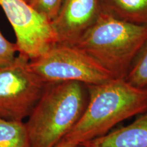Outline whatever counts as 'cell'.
Wrapping results in <instances>:
<instances>
[{"label":"cell","mask_w":147,"mask_h":147,"mask_svg":"<svg viewBox=\"0 0 147 147\" xmlns=\"http://www.w3.org/2000/svg\"><path fill=\"white\" fill-rule=\"evenodd\" d=\"M88 101L81 118L63 140L82 145L106 135L126 119L147 111V87L125 78L87 85Z\"/></svg>","instance_id":"6da1fadb"},{"label":"cell","mask_w":147,"mask_h":147,"mask_svg":"<svg viewBox=\"0 0 147 147\" xmlns=\"http://www.w3.org/2000/svg\"><path fill=\"white\" fill-rule=\"evenodd\" d=\"M88 101L86 84L47 83L26 124L30 147H54L81 118Z\"/></svg>","instance_id":"7a4b0ae2"},{"label":"cell","mask_w":147,"mask_h":147,"mask_svg":"<svg viewBox=\"0 0 147 147\" xmlns=\"http://www.w3.org/2000/svg\"><path fill=\"white\" fill-rule=\"evenodd\" d=\"M147 42V25L121 21L100 10L97 19L74 45L115 78H125Z\"/></svg>","instance_id":"3957f363"},{"label":"cell","mask_w":147,"mask_h":147,"mask_svg":"<svg viewBox=\"0 0 147 147\" xmlns=\"http://www.w3.org/2000/svg\"><path fill=\"white\" fill-rule=\"evenodd\" d=\"M29 65L46 83L74 81L93 85L115 78L83 51L65 44H56L39 57L29 61Z\"/></svg>","instance_id":"277c9868"},{"label":"cell","mask_w":147,"mask_h":147,"mask_svg":"<svg viewBox=\"0 0 147 147\" xmlns=\"http://www.w3.org/2000/svg\"><path fill=\"white\" fill-rule=\"evenodd\" d=\"M18 55L10 63L0 66V117L23 121L29 117L47 86Z\"/></svg>","instance_id":"5b68a950"},{"label":"cell","mask_w":147,"mask_h":147,"mask_svg":"<svg viewBox=\"0 0 147 147\" xmlns=\"http://www.w3.org/2000/svg\"><path fill=\"white\" fill-rule=\"evenodd\" d=\"M0 6L15 34L18 55L29 61L57 44L51 22L23 0H0Z\"/></svg>","instance_id":"8992f818"},{"label":"cell","mask_w":147,"mask_h":147,"mask_svg":"<svg viewBox=\"0 0 147 147\" xmlns=\"http://www.w3.org/2000/svg\"><path fill=\"white\" fill-rule=\"evenodd\" d=\"M100 12L99 0H63L51 21L57 43L72 45L93 25Z\"/></svg>","instance_id":"52a82bcc"},{"label":"cell","mask_w":147,"mask_h":147,"mask_svg":"<svg viewBox=\"0 0 147 147\" xmlns=\"http://www.w3.org/2000/svg\"><path fill=\"white\" fill-rule=\"evenodd\" d=\"M80 146L85 147H147V111L131 123L110 131Z\"/></svg>","instance_id":"ba28073f"},{"label":"cell","mask_w":147,"mask_h":147,"mask_svg":"<svg viewBox=\"0 0 147 147\" xmlns=\"http://www.w3.org/2000/svg\"><path fill=\"white\" fill-rule=\"evenodd\" d=\"M100 10L127 23L147 25V0H99Z\"/></svg>","instance_id":"9c48e42d"},{"label":"cell","mask_w":147,"mask_h":147,"mask_svg":"<svg viewBox=\"0 0 147 147\" xmlns=\"http://www.w3.org/2000/svg\"><path fill=\"white\" fill-rule=\"evenodd\" d=\"M0 147H30L25 123L0 117Z\"/></svg>","instance_id":"30bf717a"},{"label":"cell","mask_w":147,"mask_h":147,"mask_svg":"<svg viewBox=\"0 0 147 147\" xmlns=\"http://www.w3.org/2000/svg\"><path fill=\"white\" fill-rule=\"evenodd\" d=\"M125 79L135 87H147V42L134 59Z\"/></svg>","instance_id":"8fae6325"},{"label":"cell","mask_w":147,"mask_h":147,"mask_svg":"<svg viewBox=\"0 0 147 147\" xmlns=\"http://www.w3.org/2000/svg\"><path fill=\"white\" fill-rule=\"evenodd\" d=\"M63 1V0H30L29 4L51 22L57 15Z\"/></svg>","instance_id":"7c38bea8"},{"label":"cell","mask_w":147,"mask_h":147,"mask_svg":"<svg viewBox=\"0 0 147 147\" xmlns=\"http://www.w3.org/2000/svg\"><path fill=\"white\" fill-rule=\"evenodd\" d=\"M17 47L15 43L8 41L0 30V66L10 63L16 57Z\"/></svg>","instance_id":"4fadbf2b"},{"label":"cell","mask_w":147,"mask_h":147,"mask_svg":"<svg viewBox=\"0 0 147 147\" xmlns=\"http://www.w3.org/2000/svg\"><path fill=\"white\" fill-rule=\"evenodd\" d=\"M54 147H81V146L78 144H74V143L68 142V141H66L65 140H62L61 142H59Z\"/></svg>","instance_id":"5bb4252c"},{"label":"cell","mask_w":147,"mask_h":147,"mask_svg":"<svg viewBox=\"0 0 147 147\" xmlns=\"http://www.w3.org/2000/svg\"><path fill=\"white\" fill-rule=\"evenodd\" d=\"M23 1H26V2H27V3H29V1H30V0H23Z\"/></svg>","instance_id":"9a60e30c"},{"label":"cell","mask_w":147,"mask_h":147,"mask_svg":"<svg viewBox=\"0 0 147 147\" xmlns=\"http://www.w3.org/2000/svg\"><path fill=\"white\" fill-rule=\"evenodd\" d=\"M81 147H85V146H81Z\"/></svg>","instance_id":"2e32d148"}]
</instances>
